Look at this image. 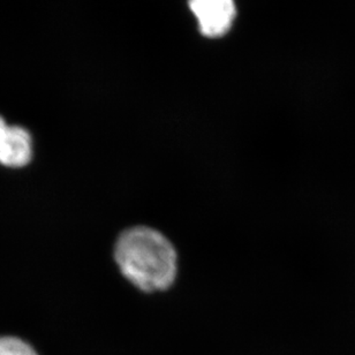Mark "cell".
Listing matches in <instances>:
<instances>
[{"label":"cell","instance_id":"cell-3","mask_svg":"<svg viewBox=\"0 0 355 355\" xmlns=\"http://www.w3.org/2000/svg\"><path fill=\"white\" fill-rule=\"evenodd\" d=\"M33 142L27 130L8 126L0 116V164L8 168H22L31 161Z\"/></svg>","mask_w":355,"mask_h":355},{"label":"cell","instance_id":"cell-2","mask_svg":"<svg viewBox=\"0 0 355 355\" xmlns=\"http://www.w3.org/2000/svg\"><path fill=\"white\" fill-rule=\"evenodd\" d=\"M188 3L205 37H222L231 31L236 15L234 0H189Z\"/></svg>","mask_w":355,"mask_h":355},{"label":"cell","instance_id":"cell-4","mask_svg":"<svg viewBox=\"0 0 355 355\" xmlns=\"http://www.w3.org/2000/svg\"><path fill=\"white\" fill-rule=\"evenodd\" d=\"M0 355H38L29 344L17 337H0Z\"/></svg>","mask_w":355,"mask_h":355},{"label":"cell","instance_id":"cell-1","mask_svg":"<svg viewBox=\"0 0 355 355\" xmlns=\"http://www.w3.org/2000/svg\"><path fill=\"white\" fill-rule=\"evenodd\" d=\"M114 260L123 276L144 292L168 290L177 278L175 246L148 226H134L118 236Z\"/></svg>","mask_w":355,"mask_h":355}]
</instances>
